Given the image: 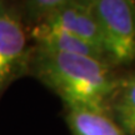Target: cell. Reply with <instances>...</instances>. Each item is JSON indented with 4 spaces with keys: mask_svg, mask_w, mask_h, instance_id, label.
<instances>
[{
    "mask_svg": "<svg viewBox=\"0 0 135 135\" xmlns=\"http://www.w3.org/2000/svg\"><path fill=\"white\" fill-rule=\"evenodd\" d=\"M29 76L53 91L64 106H85L109 114L120 74L101 59L34 46Z\"/></svg>",
    "mask_w": 135,
    "mask_h": 135,
    "instance_id": "6da1fadb",
    "label": "cell"
},
{
    "mask_svg": "<svg viewBox=\"0 0 135 135\" xmlns=\"http://www.w3.org/2000/svg\"><path fill=\"white\" fill-rule=\"evenodd\" d=\"M99 25L101 46L116 70L135 63V1L90 0Z\"/></svg>",
    "mask_w": 135,
    "mask_h": 135,
    "instance_id": "7a4b0ae2",
    "label": "cell"
},
{
    "mask_svg": "<svg viewBox=\"0 0 135 135\" xmlns=\"http://www.w3.org/2000/svg\"><path fill=\"white\" fill-rule=\"evenodd\" d=\"M33 49L15 1L0 0V100L15 81L29 76Z\"/></svg>",
    "mask_w": 135,
    "mask_h": 135,
    "instance_id": "3957f363",
    "label": "cell"
},
{
    "mask_svg": "<svg viewBox=\"0 0 135 135\" xmlns=\"http://www.w3.org/2000/svg\"><path fill=\"white\" fill-rule=\"evenodd\" d=\"M40 26L48 29L61 30L64 33L70 34L95 46L105 56L101 46L99 25L93 13L90 0H65L64 4L56 10V13L45 24Z\"/></svg>",
    "mask_w": 135,
    "mask_h": 135,
    "instance_id": "277c9868",
    "label": "cell"
},
{
    "mask_svg": "<svg viewBox=\"0 0 135 135\" xmlns=\"http://www.w3.org/2000/svg\"><path fill=\"white\" fill-rule=\"evenodd\" d=\"M64 119L71 135H125L105 111L85 106H64Z\"/></svg>",
    "mask_w": 135,
    "mask_h": 135,
    "instance_id": "5b68a950",
    "label": "cell"
},
{
    "mask_svg": "<svg viewBox=\"0 0 135 135\" xmlns=\"http://www.w3.org/2000/svg\"><path fill=\"white\" fill-rule=\"evenodd\" d=\"M109 114L125 135H135V73L120 74L110 100Z\"/></svg>",
    "mask_w": 135,
    "mask_h": 135,
    "instance_id": "8992f818",
    "label": "cell"
},
{
    "mask_svg": "<svg viewBox=\"0 0 135 135\" xmlns=\"http://www.w3.org/2000/svg\"><path fill=\"white\" fill-rule=\"evenodd\" d=\"M65 0H25L15 1L19 15L25 28L30 31L34 28L45 24Z\"/></svg>",
    "mask_w": 135,
    "mask_h": 135,
    "instance_id": "52a82bcc",
    "label": "cell"
}]
</instances>
